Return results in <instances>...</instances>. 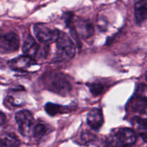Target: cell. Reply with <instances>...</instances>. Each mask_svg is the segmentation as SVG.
Instances as JSON below:
<instances>
[{
	"label": "cell",
	"mask_w": 147,
	"mask_h": 147,
	"mask_svg": "<svg viewBox=\"0 0 147 147\" xmlns=\"http://www.w3.org/2000/svg\"><path fill=\"white\" fill-rule=\"evenodd\" d=\"M43 84L50 91L63 96L70 93L72 86L67 76L62 73H47L43 76Z\"/></svg>",
	"instance_id": "1"
},
{
	"label": "cell",
	"mask_w": 147,
	"mask_h": 147,
	"mask_svg": "<svg viewBox=\"0 0 147 147\" xmlns=\"http://www.w3.org/2000/svg\"><path fill=\"white\" fill-rule=\"evenodd\" d=\"M137 140L136 134L129 128H117L111 131L106 143L109 147H131Z\"/></svg>",
	"instance_id": "2"
},
{
	"label": "cell",
	"mask_w": 147,
	"mask_h": 147,
	"mask_svg": "<svg viewBox=\"0 0 147 147\" xmlns=\"http://www.w3.org/2000/svg\"><path fill=\"white\" fill-rule=\"evenodd\" d=\"M56 53L54 61L57 63L67 62L76 55V46L73 40L64 32H60L56 40Z\"/></svg>",
	"instance_id": "3"
},
{
	"label": "cell",
	"mask_w": 147,
	"mask_h": 147,
	"mask_svg": "<svg viewBox=\"0 0 147 147\" xmlns=\"http://www.w3.org/2000/svg\"><path fill=\"white\" fill-rule=\"evenodd\" d=\"M33 32L40 42L44 45H50L55 42L60 35V31L40 23L33 26Z\"/></svg>",
	"instance_id": "4"
},
{
	"label": "cell",
	"mask_w": 147,
	"mask_h": 147,
	"mask_svg": "<svg viewBox=\"0 0 147 147\" xmlns=\"http://www.w3.org/2000/svg\"><path fill=\"white\" fill-rule=\"evenodd\" d=\"M22 50L25 55L34 60L36 58H44L47 53V49L44 46L41 47L30 34L24 39Z\"/></svg>",
	"instance_id": "5"
},
{
	"label": "cell",
	"mask_w": 147,
	"mask_h": 147,
	"mask_svg": "<svg viewBox=\"0 0 147 147\" xmlns=\"http://www.w3.org/2000/svg\"><path fill=\"white\" fill-rule=\"evenodd\" d=\"M15 121L20 133L24 136H30L34 126L32 113L27 110L20 111L15 115Z\"/></svg>",
	"instance_id": "6"
},
{
	"label": "cell",
	"mask_w": 147,
	"mask_h": 147,
	"mask_svg": "<svg viewBox=\"0 0 147 147\" xmlns=\"http://www.w3.org/2000/svg\"><path fill=\"white\" fill-rule=\"evenodd\" d=\"M19 36L13 31L0 33V52L11 53L17 52L20 48Z\"/></svg>",
	"instance_id": "7"
},
{
	"label": "cell",
	"mask_w": 147,
	"mask_h": 147,
	"mask_svg": "<svg viewBox=\"0 0 147 147\" xmlns=\"http://www.w3.org/2000/svg\"><path fill=\"white\" fill-rule=\"evenodd\" d=\"M130 108L136 113L146 114L147 108L146 86L142 84L138 87L137 91L131 100Z\"/></svg>",
	"instance_id": "8"
},
{
	"label": "cell",
	"mask_w": 147,
	"mask_h": 147,
	"mask_svg": "<svg viewBox=\"0 0 147 147\" xmlns=\"http://www.w3.org/2000/svg\"><path fill=\"white\" fill-rule=\"evenodd\" d=\"M73 28L78 37L88 39L94 34V27L90 21L85 19L77 18L73 22Z\"/></svg>",
	"instance_id": "9"
},
{
	"label": "cell",
	"mask_w": 147,
	"mask_h": 147,
	"mask_svg": "<svg viewBox=\"0 0 147 147\" xmlns=\"http://www.w3.org/2000/svg\"><path fill=\"white\" fill-rule=\"evenodd\" d=\"M35 65V60L25 55L15 57L9 62V67L17 71H25Z\"/></svg>",
	"instance_id": "10"
},
{
	"label": "cell",
	"mask_w": 147,
	"mask_h": 147,
	"mask_svg": "<svg viewBox=\"0 0 147 147\" xmlns=\"http://www.w3.org/2000/svg\"><path fill=\"white\" fill-rule=\"evenodd\" d=\"M104 123L102 110L100 109H93L87 115V123L90 129L98 131Z\"/></svg>",
	"instance_id": "11"
},
{
	"label": "cell",
	"mask_w": 147,
	"mask_h": 147,
	"mask_svg": "<svg viewBox=\"0 0 147 147\" xmlns=\"http://www.w3.org/2000/svg\"><path fill=\"white\" fill-rule=\"evenodd\" d=\"M147 16V0H139L135 4L134 17L138 25L145 22Z\"/></svg>",
	"instance_id": "12"
},
{
	"label": "cell",
	"mask_w": 147,
	"mask_h": 147,
	"mask_svg": "<svg viewBox=\"0 0 147 147\" xmlns=\"http://www.w3.org/2000/svg\"><path fill=\"white\" fill-rule=\"evenodd\" d=\"M131 123L137 133L143 139L144 142H146L147 136L146 119L141 118L140 116H136V117H134L132 119Z\"/></svg>",
	"instance_id": "13"
},
{
	"label": "cell",
	"mask_w": 147,
	"mask_h": 147,
	"mask_svg": "<svg viewBox=\"0 0 147 147\" xmlns=\"http://www.w3.org/2000/svg\"><path fill=\"white\" fill-rule=\"evenodd\" d=\"M72 106H63L53 103H47L45 105V110L51 116L60 113H65L72 110Z\"/></svg>",
	"instance_id": "14"
},
{
	"label": "cell",
	"mask_w": 147,
	"mask_h": 147,
	"mask_svg": "<svg viewBox=\"0 0 147 147\" xmlns=\"http://www.w3.org/2000/svg\"><path fill=\"white\" fill-rule=\"evenodd\" d=\"M49 131L50 128L43 121H39L33 126L32 132L34 139L40 140L48 133Z\"/></svg>",
	"instance_id": "15"
},
{
	"label": "cell",
	"mask_w": 147,
	"mask_h": 147,
	"mask_svg": "<svg viewBox=\"0 0 147 147\" xmlns=\"http://www.w3.org/2000/svg\"><path fill=\"white\" fill-rule=\"evenodd\" d=\"M5 147H19L20 142L18 138L11 133H6L0 136Z\"/></svg>",
	"instance_id": "16"
},
{
	"label": "cell",
	"mask_w": 147,
	"mask_h": 147,
	"mask_svg": "<svg viewBox=\"0 0 147 147\" xmlns=\"http://www.w3.org/2000/svg\"><path fill=\"white\" fill-rule=\"evenodd\" d=\"M87 86L88 87L90 93L94 96H100L105 90L104 85L101 83H98V82H93V83H88Z\"/></svg>",
	"instance_id": "17"
},
{
	"label": "cell",
	"mask_w": 147,
	"mask_h": 147,
	"mask_svg": "<svg viewBox=\"0 0 147 147\" xmlns=\"http://www.w3.org/2000/svg\"><path fill=\"white\" fill-rule=\"evenodd\" d=\"M6 121V116L2 112L0 111V126H2Z\"/></svg>",
	"instance_id": "18"
},
{
	"label": "cell",
	"mask_w": 147,
	"mask_h": 147,
	"mask_svg": "<svg viewBox=\"0 0 147 147\" xmlns=\"http://www.w3.org/2000/svg\"><path fill=\"white\" fill-rule=\"evenodd\" d=\"M84 147H100V146H99L98 145L93 144V142H88V143L85 144Z\"/></svg>",
	"instance_id": "19"
},
{
	"label": "cell",
	"mask_w": 147,
	"mask_h": 147,
	"mask_svg": "<svg viewBox=\"0 0 147 147\" xmlns=\"http://www.w3.org/2000/svg\"><path fill=\"white\" fill-rule=\"evenodd\" d=\"M0 147H5L4 146V143H3V142H2V140H1V138H0Z\"/></svg>",
	"instance_id": "20"
}]
</instances>
